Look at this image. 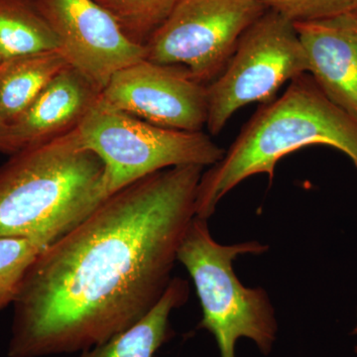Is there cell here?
<instances>
[{"label": "cell", "instance_id": "7", "mask_svg": "<svg viewBox=\"0 0 357 357\" xmlns=\"http://www.w3.org/2000/svg\"><path fill=\"white\" fill-rule=\"evenodd\" d=\"M267 9L261 0H181L145 44L144 59L184 68L208 86L227 67L244 32Z\"/></svg>", "mask_w": 357, "mask_h": 357}, {"label": "cell", "instance_id": "8", "mask_svg": "<svg viewBox=\"0 0 357 357\" xmlns=\"http://www.w3.org/2000/svg\"><path fill=\"white\" fill-rule=\"evenodd\" d=\"M100 98L115 109L160 128L199 132L208 121L206 86L184 68L146 59L115 73Z\"/></svg>", "mask_w": 357, "mask_h": 357}, {"label": "cell", "instance_id": "13", "mask_svg": "<svg viewBox=\"0 0 357 357\" xmlns=\"http://www.w3.org/2000/svg\"><path fill=\"white\" fill-rule=\"evenodd\" d=\"M69 65L60 50L18 56L0 63V119L10 126Z\"/></svg>", "mask_w": 357, "mask_h": 357}, {"label": "cell", "instance_id": "19", "mask_svg": "<svg viewBox=\"0 0 357 357\" xmlns=\"http://www.w3.org/2000/svg\"><path fill=\"white\" fill-rule=\"evenodd\" d=\"M352 333H354V335H357V310H356V326H354V332H352ZM356 352L357 354V345L356 347Z\"/></svg>", "mask_w": 357, "mask_h": 357}, {"label": "cell", "instance_id": "3", "mask_svg": "<svg viewBox=\"0 0 357 357\" xmlns=\"http://www.w3.org/2000/svg\"><path fill=\"white\" fill-rule=\"evenodd\" d=\"M311 145L335 148L357 170V119L328 100L307 73L258 110L222 159L204 171L196 217L208 220L218 203L246 178L267 174L272 182L283 157Z\"/></svg>", "mask_w": 357, "mask_h": 357}, {"label": "cell", "instance_id": "2", "mask_svg": "<svg viewBox=\"0 0 357 357\" xmlns=\"http://www.w3.org/2000/svg\"><path fill=\"white\" fill-rule=\"evenodd\" d=\"M107 198L105 164L74 129L0 166V237L29 239L45 249Z\"/></svg>", "mask_w": 357, "mask_h": 357}, {"label": "cell", "instance_id": "20", "mask_svg": "<svg viewBox=\"0 0 357 357\" xmlns=\"http://www.w3.org/2000/svg\"><path fill=\"white\" fill-rule=\"evenodd\" d=\"M2 61H3V60H2L1 54H0V63H1Z\"/></svg>", "mask_w": 357, "mask_h": 357}, {"label": "cell", "instance_id": "6", "mask_svg": "<svg viewBox=\"0 0 357 357\" xmlns=\"http://www.w3.org/2000/svg\"><path fill=\"white\" fill-rule=\"evenodd\" d=\"M307 73L306 52L293 21L267 9L244 32L222 74L206 86L208 133L218 135L237 110L271 102L284 84Z\"/></svg>", "mask_w": 357, "mask_h": 357}, {"label": "cell", "instance_id": "9", "mask_svg": "<svg viewBox=\"0 0 357 357\" xmlns=\"http://www.w3.org/2000/svg\"><path fill=\"white\" fill-rule=\"evenodd\" d=\"M68 63L102 93L119 70L144 59V47L126 37L96 0H38Z\"/></svg>", "mask_w": 357, "mask_h": 357}, {"label": "cell", "instance_id": "1", "mask_svg": "<svg viewBox=\"0 0 357 357\" xmlns=\"http://www.w3.org/2000/svg\"><path fill=\"white\" fill-rule=\"evenodd\" d=\"M204 171L177 166L140 178L42 250L13 303L7 356L77 354L142 319L172 281Z\"/></svg>", "mask_w": 357, "mask_h": 357}, {"label": "cell", "instance_id": "16", "mask_svg": "<svg viewBox=\"0 0 357 357\" xmlns=\"http://www.w3.org/2000/svg\"><path fill=\"white\" fill-rule=\"evenodd\" d=\"M42 250L29 239L0 237V312L15 302L26 272Z\"/></svg>", "mask_w": 357, "mask_h": 357}, {"label": "cell", "instance_id": "4", "mask_svg": "<svg viewBox=\"0 0 357 357\" xmlns=\"http://www.w3.org/2000/svg\"><path fill=\"white\" fill-rule=\"evenodd\" d=\"M269 246L258 241L222 245L211 236L208 220L195 217L178 252V261L189 272L198 294L203 319L199 328L217 340L220 357H236L237 340L248 337L268 354L276 340L274 307L266 291L248 288L234 270L239 255H260Z\"/></svg>", "mask_w": 357, "mask_h": 357}, {"label": "cell", "instance_id": "17", "mask_svg": "<svg viewBox=\"0 0 357 357\" xmlns=\"http://www.w3.org/2000/svg\"><path fill=\"white\" fill-rule=\"evenodd\" d=\"M268 9L293 22L321 20L357 11V0H261Z\"/></svg>", "mask_w": 357, "mask_h": 357}, {"label": "cell", "instance_id": "18", "mask_svg": "<svg viewBox=\"0 0 357 357\" xmlns=\"http://www.w3.org/2000/svg\"><path fill=\"white\" fill-rule=\"evenodd\" d=\"M0 152L13 155V147L10 139V128L0 119Z\"/></svg>", "mask_w": 357, "mask_h": 357}, {"label": "cell", "instance_id": "5", "mask_svg": "<svg viewBox=\"0 0 357 357\" xmlns=\"http://www.w3.org/2000/svg\"><path fill=\"white\" fill-rule=\"evenodd\" d=\"M86 149L105 167L107 196L172 167L215 165L227 150L211 135L160 128L109 107L98 98L76 128Z\"/></svg>", "mask_w": 357, "mask_h": 357}, {"label": "cell", "instance_id": "11", "mask_svg": "<svg viewBox=\"0 0 357 357\" xmlns=\"http://www.w3.org/2000/svg\"><path fill=\"white\" fill-rule=\"evenodd\" d=\"M100 95L83 74L68 66L9 126L14 154L76 129Z\"/></svg>", "mask_w": 357, "mask_h": 357}, {"label": "cell", "instance_id": "14", "mask_svg": "<svg viewBox=\"0 0 357 357\" xmlns=\"http://www.w3.org/2000/svg\"><path fill=\"white\" fill-rule=\"evenodd\" d=\"M56 50H60V44L38 0H0L2 60Z\"/></svg>", "mask_w": 357, "mask_h": 357}, {"label": "cell", "instance_id": "12", "mask_svg": "<svg viewBox=\"0 0 357 357\" xmlns=\"http://www.w3.org/2000/svg\"><path fill=\"white\" fill-rule=\"evenodd\" d=\"M189 294V283L175 277L158 303L137 323L103 344L79 352V357H154L173 337L171 312L185 304Z\"/></svg>", "mask_w": 357, "mask_h": 357}, {"label": "cell", "instance_id": "15", "mask_svg": "<svg viewBox=\"0 0 357 357\" xmlns=\"http://www.w3.org/2000/svg\"><path fill=\"white\" fill-rule=\"evenodd\" d=\"M126 37L144 47L181 0H96Z\"/></svg>", "mask_w": 357, "mask_h": 357}, {"label": "cell", "instance_id": "10", "mask_svg": "<svg viewBox=\"0 0 357 357\" xmlns=\"http://www.w3.org/2000/svg\"><path fill=\"white\" fill-rule=\"evenodd\" d=\"M294 24L307 74L328 100L357 119V11Z\"/></svg>", "mask_w": 357, "mask_h": 357}]
</instances>
